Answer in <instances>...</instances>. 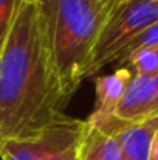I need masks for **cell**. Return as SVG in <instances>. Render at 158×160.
<instances>
[{
  "label": "cell",
  "instance_id": "obj_1",
  "mask_svg": "<svg viewBox=\"0 0 158 160\" xmlns=\"http://www.w3.org/2000/svg\"><path fill=\"white\" fill-rule=\"evenodd\" d=\"M68 98L47 45L36 0H23L0 54V145L41 137L67 118Z\"/></svg>",
  "mask_w": 158,
  "mask_h": 160
},
{
  "label": "cell",
  "instance_id": "obj_2",
  "mask_svg": "<svg viewBox=\"0 0 158 160\" xmlns=\"http://www.w3.org/2000/svg\"><path fill=\"white\" fill-rule=\"evenodd\" d=\"M36 3L62 89L71 100L87 79L95 42L115 2L36 0Z\"/></svg>",
  "mask_w": 158,
  "mask_h": 160
},
{
  "label": "cell",
  "instance_id": "obj_3",
  "mask_svg": "<svg viewBox=\"0 0 158 160\" xmlns=\"http://www.w3.org/2000/svg\"><path fill=\"white\" fill-rule=\"evenodd\" d=\"M158 22V0H118L104 20L90 56L87 78L98 76L105 65L141 33Z\"/></svg>",
  "mask_w": 158,
  "mask_h": 160
},
{
  "label": "cell",
  "instance_id": "obj_4",
  "mask_svg": "<svg viewBox=\"0 0 158 160\" xmlns=\"http://www.w3.org/2000/svg\"><path fill=\"white\" fill-rule=\"evenodd\" d=\"M133 73L129 67H119L108 75L95 76V90L96 100L95 109L87 121L96 128L105 126L115 115L116 106L119 104Z\"/></svg>",
  "mask_w": 158,
  "mask_h": 160
},
{
  "label": "cell",
  "instance_id": "obj_5",
  "mask_svg": "<svg viewBox=\"0 0 158 160\" xmlns=\"http://www.w3.org/2000/svg\"><path fill=\"white\" fill-rule=\"evenodd\" d=\"M121 109L133 123L158 118V73L133 75L121 100Z\"/></svg>",
  "mask_w": 158,
  "mask_h": 160
},
{
  "label": "cell",
  "instance_id": "obj_6",
  "mask_svg": "<svg viewBox=\"0 0 158 160\" xmlns=\"http://www.w3.org/2000/svg\"><path fill=\"white\" fill-rule=\"evenodd\" d=\"M85 126V120L64 118L53 124L44 134V156L41 160H81L78 154V142Z\"/></svg>",
  "mask_w": 158,
  "mask_h": 160
},
{
  "label": "cell",
  "instance_id": "obj_7",
  "mask_svg": "<svg viewBox=\"0 0 158 160\" xmlns=\"http://www.w3.org/2000/svg\"><path fill=\"white\" fill-rule=\"evenodd\" d=\"M78 154L81 160H124L118 135L105 132L87 120L78 142Z\"/></svg>",
  "mask_w": 158,
  "mask_h": 160
},
{
  "label": "cell",
  "instance_id": "obj_8",
  "mask_svg": "<svg viewBox=\"0 0 158 160\" xmlns=\"http://www.w3.org/2000/svg\"><path fill=\"white\" fill-rule=\"evenodd\" d=\"M121 64H126L133 75L154 76L158 73V45L140 48L129 54Z\"/></svg>",
  "mask_w": 158,
  "mask_h": 160
},
{
  "label": "cell",
  "instance_id": "obj_9",
  "mask_svg": "<svg viewBox=\"0 0 158 160\" xmlns=\"http://www.w3.org/2000/svg\"><path fill=\"white\" fill-rule=\"evenodd\" d=\"M23 0H0V54L19 16Z\"/></svg>",
  "mask_w": 158,
  "mask_h": 160
},
{
  "label": "cell",
  "instance_id": "obj_10",
  "mask_svg": "<svg viewBox=\"0 0 158 160\" xmlns=\"http://www.w3.org/2000/svg\"><path fill=\"white\" fill-rule=\"evenodd\" d=\"M155 45H158V22L155 25H152L151 28H147L144 33H141L138 38H135V39L119 53L116 62L121 64L129 54L133 53V52H136V50H140V48H144V47H155Z\"/></svg>",
  "mask_w": 158,
  "mask_h": 160
},
{
  "label": "cell",
  "instance_id": "obj_11",
  "mask_svg": "<svg viewBox=\"0 0 158 160\" xmlns=\"http://www.w3.org/2000/svg\"><path fill=\"white\" fill-rule=\"evenodd\" d=\"M149 160H158V129L152 138V146H151V159Z\"/></svg>",
  "mask_w": 158,
  "mask_h": 160
},
{
  "label": "cell",
  "instance_id": "obj_12",
  "mask_svg": "<svg viewBox=\"0 0 158 160\" xmlns=\"http://www.w3.org/2000/svg\"><path fill=\"white\" fill-rule=\"evenodd\" d=\"M98 2H116V0H98Z\"/></svg>",
  "mask_w": 158,
  "mask_h": 160
}]
</instances>
